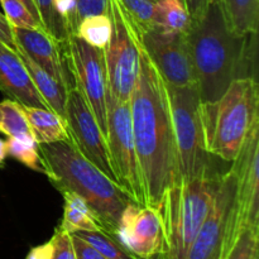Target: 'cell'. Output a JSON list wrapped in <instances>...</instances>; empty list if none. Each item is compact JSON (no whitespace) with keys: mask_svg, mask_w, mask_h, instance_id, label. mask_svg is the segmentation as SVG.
Returning a JSON list of instances; mask_svg holds the SVG:
<instances>
[{"mask_svg":"<svg viewBox=\"0 0 259 259\" xmlns=\"http://www.w3.org/2000/svg\"><path fill=\"white\" fill-rule=\"evenodd\" d=\"M129 103L146 205L159 211L168 187L180 180L179 159L167 85L143 48Z\"/></svg>","mask_w":259,"mask_h":259,"instance_id":"obj_1","label":"cell"},{"mask_svg":"<svg viewBox=\"0 0 259 259\" xmlns=\"http://www.w3.org/2000/svg\"><path fill=\"white\" fill-rule=\"evenodd\" d=\"M186 35L201 103L217 100L233 81L249 76L245 65L252 35L242 37L230 29L219 0L192 20Z\"/></svg>","mask_w":259,"mask_h":259,"instance_id":"obj_2","label":"cell"},{"mask_svg":"<svg viewBox=\"0 0 259 259\" xmlns=\"http://www.w3.org/2000/svg\"><path fill=\"white\" fill-rule=\"evenodd\" d=\"M38 149L50 181L61 192L71 191L82 197L101 230L115 235L124 209L134 202L131 196L85 158L71 142L38 144Z\"/></svg>","mask_w":259,"mask_h":259,"instance_id":"obj_3","label":"cell"},{"mask_svg":"<svg viewBox=\"0 0 259 259\" xmlns=\"http://www.w3.org/2000/svg\"><path fill=\"white\" fill-rule=\"evenodd\" d=\"M259 89L253 76L233 81L219 99L201 103L204 143L210 156L233 162L259 123Z\"/></svg>","mask_w":259,"mask_h":259,"instance_id":"obj_4","label":"cell"},{"mask_svg":"<svg viewBox=\"0 0 259 259\" xmlns=\"http://www.w3.org/2000/svg\"><path fill=\"white\" fill-rule=\"evenodd\" d=\"M219 176L209 172L194 179H180L168 187L159 210L166 235L164 259H186L211 210Z\"/></svg>","mask_w":259,"mask_h":259,"instance_id":"obj_5","label":"cell"},{"mask_svg":"<svg viewBox=\"0 0 259 259\" xmlns=\"http://www.w3.org/2000/svg\"><path fill=\"white\" fill-rule=\"evenodd\" d=\"M167 85V83H166ZM172 128L179 159L180 179H194L211 172L204 143L201 100L196 85H167Z\"/></svg>","mask_w":259,"mask_h":259,"instance_id":"obj_6","label":"cell"},{"mask_svg":"<svg viewBox=\"0 0 259 259\" xmlns=\"http://www.w3.org/2000/svg\"><path fill=\"white\" fill-rule=\"evenodd\" d=\"M111 37L105 48L109 93L129 101L141 67V30L118 0H109Z\"/></svg>","mask_w":259,"mask_h":259,"instance_id":"obj_7","label":"cell"},{"mask_svg":"<svg viewBox=\"0 0 259 259\" xmlns=\"http://www.w3.org/2000/svg\"><path fill=\"white\" fill-rule=\"evenodd\" d=\"M106 142L116 184L139 206H147L132 128L131 103L106 99Z\"/></svg>","mask_w":259,"mask_h":259,"instance_id":"obj_8","label":"cell"},{"mask_svg":"<svg viewBox=\"0 0 259 259\" xmlns=\"http://www.w3.org/2000/svg\"><path fill=\"white\" fill-rule=\"evenodd\" d=\"M237 179L233 168L219 176L211 210L192 242L186 259H224L235 239Z\"/></svg>","mask_w":259,"mask_h":259,"instance_id":"obj_9","label":"cell"},{"mask_svg":"<svg viewBox=\"0 0 259 259\" xmlns=\"http://www.w3.org/2000/svg\"><path fill=\"white\" fill-rule=\"evenodd\" d=\"M68 70L101 131L106 137V99L109 93L105 50L91 47L76 35L65 42Z\"/></svg>","mask_w":259,"mask_h":259,"instance_id":"obj_10","label":"cell"},{"mask_svg":"<svg viewBox=\"0 0 259 259\" xmlns=\"http://www.w3.org/2000/svg\"><path fill=\"white\" fill-rule=\"evenodd\" d=\"M65 121L73 147L109 179L116 182L105 134L101 131L90 106L76 88L67 91Z\"/></svg>","mask_w":259,"mask_h":259,"instance_id":"obj_11","label":"cell"},{"mask_svg":"<svg viewBox=\"0 0 259 259\" xmlns=\"http://www.w3.org/2000/svg\"><path fill=\"white\" fill-rule=\"evenodd\" d=\"M141 45L164 82L171 86L196 85L187 33H164L156 28L141 29Z\"/></svg>","mask_w":259,"mask_h":259,"instance_id":"obj_12","label":"cell"},{"mask_svg":"<svg viewBox=\"0 0 259 259\" xmlns=\"http://www.w3.org/2000/svg\"><path fill=\"white\" fill-rule=\"evenodd\" d=\"M114 237L139 259H149L166 252L163 219L153 207L131 202L121 214Z\"/></svg>","mask_w":259,"mask_h":259,"instance_id":"obj_13","label":"cell"},{"mask_svg":"<svg viewBox=\"0 0 259 259\" xmlns=\"http://www.w3.org/2000/svg\"><path fill=\"white\" fill-rule=\"evenodd\" d=\"M237 179L235 237L245 225L259 228V123L253 126L242 151L233 161Z\"/></svg>","mask_w":259,"mask_h":259,"instance_id":"obj_14","label":"cell"},{"mask_svg":"<svg viewBox=\"0 0 259 259\" xmlns=\"http://www.w3.org/2000/svg\"><path fill=\"white\" fill-rule=\"evenodd\" d=\"M17 48L29 56L39 67L47 71L55 80L62 83L67 90L72 89V81L66 70L63 60L62 43L56 40L48 32L42 28L37 29H19L13 28Z\"/></svg>","mask_w":259,"mask_h":259,"instance_id":"obj_15","label":"cell"},{"mask_svg":"<svg viewBox=\"0 0 259 259\" xmlns=\"http://www.w3.org/2000/svg\"><path fill=\"white\" fill-rule=\"evenodd\" d=\"M0 91L23 106L50 109L33 85L17 50L0 42Z\"/></svg>","mask_w":259,"mask_h":259,"instance_id":"obj_16","label":"cell"},{"mask_svg":"<svg viewBox=\"0 0 259 259\" xmlns=\"http://www.w3.org/2000/svg\"><path fill=\"white\" fill-rule=\"evenodd\" d=\"M17 52L19 53L25 68L29 72L30 78H32L33 85L35 86L39 95L42 96L43 100L48 105L51 110L57 113L58 115L65 119V104L66 98H67V89L58 82L57 80L52 77L47 71L43 70L42 67L37 65L28 55H25L22 50L17 48Z\"/></svg>","mask_w":259,"mask_h":259,"instance_id":"obj_17","label":"cell"},{"mask_svg":"<svg viewBox=\"0 0 259 259\" xmlns=\"http://www.w3.org/2000/svg\"><path fill=\"white\" fill-rule=\"evenodd\" d=\"M33 137L37 144L71 142L65 119L51 109L24 106Z\"/></svg>","mask_w":259,"mask_h":259,"instance_id":"obj_18","label":"cell"},{"mask_svg":"<svg viewBox=\"0 0 259 259\" xmlns=\"http://www.w3.org/2000/svg\"><path fill=\"white\" fill-rule=\"evenodd\" d=\"M230 29L238 35H255L259 24V0H219Z\"/></svg>","mask_w":259,"mask_h":259,"instance_id":"obj_19","label":"cell"},{"mask_svg":"<svg viewBox=\"0 0 259 259\" xmlns=\"http://www.w3.org/2000/svg\"><path fill=\"white\" fill-rule=\"evenodd\" d=\"M192 19L182 0H156L153 12V28L164 33L186 34Z\"/></svg>","mask_w":259,"mask_h":259,"instance_id":"obj_20","label":"cell"},{"mask_svg":"<svg viewBox=\"0 0 259 259\" xmlns=\"http://www.w3.org/2000/svg\"><path fill=\"white\" fill-rule=\"evenodd\" d=\"M62 195L65 199V207H63L62 222L58 227L60 229L70 234L81 230L86 232L101 230L93 211L82 197L71 191H63Z\"/></svg>","mask_w":259,"mask_h":259,"instance_id":"obj_21","label":"cell"},{"mask_svg":"<svg viewBox=\"0 0 259 259\" xmlns=\"http://www.w3.org/2000/svg\"><path fill=\"white\" fill-rule=\"evenodd\" d=\"M0 132L9 138L34 141L24 106L12 99L0 101Z\"/></svg>","mask_w":259,"mask_h":259,"instance_id":"obj_22","label":"cell"},{"mask_svg":"<svg viewBox=\"0 0 259 259\" xmlns=\"http://www.w3.org/2000/svg\"><path fill=\"white\" fill-rule=\"evenodd\" d=\"M75 35L91 47L105 50L111 37L110 17L109 14H98L82 18Z\"/></svg>","mask_w":259,"mask_h":259,"instance_id":"obj_23","label":"cell"},{"mask_svg":"<svg viewBox=\"0 0 259 259\" xmlns=\"http://www.w3.org/2000/svg\"><path fill=\"white\" fill-rule=\"evenodd\" d=\"M81 239L93 245L96 250L101 253L106 259H139L138 257L129 252L114 235L108 234L104 230H81L72 233Z\"/></svg>","mask_w":259,"mask_h":259,"instance_id":"obj_24","label":"cell"},{"mask_svg":"<svg viewBox=\"0 0 259 259\" xmlns=\"http://www.w3.org/2000/svg\"><path fill=\"white\" fill-rule=\"evenodd\" d=\"M7 156L13 157L18 162L27 166L33 171L40 172L46 175L45 162L38 149V144L35 141L30 139L9 138L7 142Z\"/></svg>","mask_w":259,"mask_h":259,"instance_id":"obj_25","label":"cell"},{"mask_svg":"<svg viewBox=\"0 0 259 259\" xmlns=\"http://www.w3.org/2000/svg\"><path fill=\"white\" fill-rule=\"evenodd\" d=\"M259 228L245 225L238 232L224 259H258Z\"/></svg>","mask_w":259,"mask_h":259,"instance_id":"obj_26","label":"cell"},{"mask_svg":"<svg viewBox=\"0 0 259 259\" xmlns=\"http://www.w3.org/2000/svg\"><path fill=\"white\" fill-rule=\"evenodd\" d=\"M39 14V20L46 32L50 33L56 40L65 45L68 38L67 29L53 8V0H33Z\"/></svg>","mask_w":259,"mask_h":259,"instance_id":"obj_27","label":"cell"},{"mask_svg":"<svg viewBox=\"0 0 259 259\" xmlns=\"http://www.w3.org/2000/svg\"><path fill=\"white\" fill-rule=\"evenodd\" d=\"M4 15L12 28L19 29H37L42 27L39 22L30 14L29 10L19 0H0Z\"/></svg>","mask_w":259,"mask_h":259,"instance_id":"obj_28","label":"cell"},{"mask_svg":"<svg viewBox=\"0 0 259 259\" xmlns=\"http://www.w3.org/2000/svg\"><path fill=\"white\" fill-rule=\"evenodd\" d=\"M118 2L141 29L153 28V12L156 0H118Z\"/></svg>","mask_w":259,"mask_h":259,"instance_id":"obj_29","label":"cell"},{"mask_svg":"<svg viewBox=\"0 0 259 259\" xmlns=\"http://www.w3.org/2000/svg\"><path fill=\"white\" fill-rule=\"evenodd\" d=\"M53 8L65 24L68 35H75L80 23L75 0H53Z\"/></svg>","mask_w":259,"mask_h":259,"instance_id":"obj_30","label":"cell"},{"mask_svg":"<svg viewBox=\"0 0 259 259\" xmlns=\"http://www.w3.org/2000/svg\"><path fill=\"white\" fill-rule=\"evenodd\" d=\"M50 242L52 244L51 259H76V253L73 249L70 233L57 228Z\"/></svg>","mask_w":259,"mask_h":259,"instance_id":"obj_31","label":"cell"},{"mask_svg":"<svg viewBox=\"0 0 259 259\" xmlns=\"http://www.w3.org/2000/svg\"><path fill=\"white\" fill-rule=\"evenodd\" d=\"M78 19L89 15L109 14V0H75Z\"/></svg>","mask_w":259,"mask_h":259,"instance_id":"obj_32","label":"cell"},{"mask_svg":"<svg viewBox=\"0 0 259 259\" xmlns=\"http://www.w3.org/2000/svg\"><path fill=\"white\" fill-rule=\"evenodd\" d=\"M72 239L73 249L76 253V259H106L99 250H96L93 245L86 243L80 237L75 234H71Z\"/></svg>","mask_w":259,"mask_h":259,"instance_id":"obj_33","label":"cell"},{"mask_svg":"<svg viewBox=\"0 0 259 259\" xmlns=\"http://www.w3.org/2000/svg\"><path fill=\"white\" fill-rule=\"evenodd\" d=\"M212 0H182L192 20H196L206 12Z\"/></svg>","mask_w":259,"mask_h":259,"instance_id":"obj_34","label":"cell"},{"mask_svg":"<svg viewBox=\"0 0 259 259\" xmlns=\"http://www.w3.org/2000/svg\"><path fill=\"white\" fill-rule=\"evenodd\" d=\"M0 42L5 43L9 46L13 50H17V45H15L14 35H13V28L8 23L7 18L3 13H0Z\"/></svg>","mask_w":259,"mask_h":259,"instance_id":"obj_35","label":"cell"},{"mask_svg":"<svg viewBox=\"0 0 259 259\" xmlns=\"http://www.w3.org/2000/svg\"><path fill=\"white\" fill-rule=\"evenodd\" d=\"M51 255H52V244L48 240L45 244L32 248L25 259H51Z\"/></svg>","mask_w":259,"mask_h":259,"instance_id":"obj_36","label":"cell"},{"mask_svg":"<svg viewBox=\"0 0 259 259\" xmlns=\"http://www.w3.org/2000/svg\"><path fill=\"white\" fill-rule=\"evenodd\" d=\"M19 2H22L23 4H24V7L27 8L28 10H29L30 14H32L33 17H34L35 19H37L38 22L40 23L39 14H38V10H37V8H35V5H34V3H33V0H19ZM40 24H42V23H40Z\"/></svg>","mask_w":259,"mask_h":259,"instance_id":"obj_37","label":"cell"},{"mask_svg":"<svg viewBox=\"0 0 259 259\" xmlns=\"http://www.w3.org/2000/svg\"><path fill=\"white\" fill-rule=\"evenodd\" d=\"M5 158H7V144L3 139H0V167L4 166Z\"/></svg>","mask_w":259,"mask_h":259,"instance_id":"obj_38","label":"cell"},{"mask_svg":"<svg viewBox=\"0 0 259 259\" xmlns=\"http://www.w3.org/2000/svg\"><path fill=\"white\" fill-rule=\"evenodd\" d=\"M149 259H164V258H163V254H157V255H154V257H152Z\"/></svg>","mask_w":259,"mask_h":259,"instance_id":"obj_39","label":"cell"},{"mask_svg":"<svg viewBox=\"0 0 259 259\" xmlns=\"http://www.w3.org/2000/svg\"><path fill=\"white\" fill-rule=\"evenodd\" d=\"M258 259H259V258H258Z\"/></svg>","mask_w":259,"mask_h":259,"instance_id":"obj_40","label":"cell"}]
</instances>
